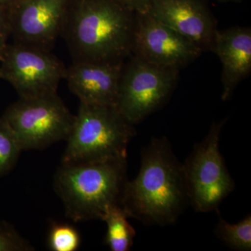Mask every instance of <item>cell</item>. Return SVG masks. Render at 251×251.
Segmentation results:
<instances>
[{"label": "cell", "instance_id": "6da1fadb", "mask_svg": "<svg viewBox=\"0 0 251 251\" xmlns=\"http://www.w3.org/2000/svg\"><path fill=\"white\" fill-rule=\"evenodd\" d=\"M188 201L183 166L166 138H153L141 153L138 176L127 181L121 205L128 218L147 225L174 224Z\"/></svg>", "mask_w": 251, "mask_h": 251}, {"label": "cell", "instance_id": "7a4b0ae2", "mask_svg": "<svg viewBox=\"0 0 251 251\" xmlns=\"http://www.w3.org/2000/svg\"><path fill=\"white\" fill-rule=\"evenodd\" d=\"M135 26V13L112 0H71L61 36L74 62H125Z\"/></svg>", "mask_w": 251, "mask_h": 251}, {"label": "cell", "instance_id": "3957f363", "mask_svg": "<svg viewBox=\"0 0 251 251\" xmlns=\"http://www.w3.org/2000/svg\"><path fill=\"white\" fill-rule=\"evenodd\" d=\"M126 173V159L62 163L54 184L68 217L103 221L110 206L121 204Z\"/></svg>", "mask_w": 251, "mask_h": 251}, {"label": "cell", "instance_id": "277c9868", "mask_svg": "<svg viewBox=\"0 0 251 251\" xmlns=\"http://www.w3.org/2000/svg\"><path fill=\"white\" fill-rule=\"evenodd\" d=\"M135 134L133 125L115 105L80 103L62 163L127 159Z\"/></svg>", "mask_w": 251, "mask_h": 251}, {"label": "cell", "instance_id": "5b68a950", "mask_svg": "<svg viewBox=\"0 0 251 251\" xmlns=\"http://www.w3.org/2000/svg\"><path fill=\"white\" fill-rule=\"evenodd\" d=\"M227 120L213 124L182 165L188 201L198 212L217 209L235 187L219 150L220 135Z\"/></svg>", "mask_w": 251, "mask_h": 251}, {"label": "cell", "instance_id": "8992f818", "mask_svg": "<svg viewBox=\"0 0 251 251\" xmlns=\"http://www.w3.org/2000/svg\"><path fill=\"white\" fill-rule=\"evenodd\" d=\"M3 119L17 137L23 150H41L66 140L75 115L57 93L20 98L6 109Z\"/></svg>", "mask_w": 251, "mask_h": 251}, {"label": "cell", "instance_id": "52a82bcc", "mask_svg": "<svg viewBox=\"0 0 251 251\" xmlns=\"http://www.w3.org/2000/svg\"><path fill=\"white\" fill-rule=\"evenodd\" d=\"M122 69L116 108L132 125L164 105L176 87L179 69L130 55Z\"/></svg>", "mask_w": 251, "mask_h": 251}, {"label": "cell", "instance_id": "ba28073f", "mask_svg": "<svg viewBox=\"0 0 251 251\" xmlns=\"http://www.w3.org/2000/svg\"><path fill=\"white\" fill-rule=\"evenodd\" d=\"M67 68L51 50L14 41L0 58V79L9 82L20 98L57 93Z\"/></svg>", "mask_w": 251, "mask_h": 251}, {"label": "cell", "instance_id": "9c48e42d", "mask_svg": "<svg viewBox=\"0 0 251 251\" xmlns=\"http://www.w3.org/2000/svg\"><path fill=\"white\" fill-rule=\"evenodd\" d=\"M202 52L196 44L148 12L135 14L132 55L157 65L180 69L194 62Z\"/></svg>", "mask_w": 251, "mask_h": 251}, {"label": "cell", "instance_id": "30bf717a", "mask_svg": "<svg viewBox=\"0 0 251 251\" xmlns=\"http://www.w3.org/2000/svg\"><path fill=\"white\" fill-rule=\"evenodd\" d=\"M71 0H18L8 14L14 41L51 50L61 36Z\"/></svg>", "mask_w": 251, "mask_h": 251}, {"label": "cell", "instance_id": "8fae6325", "mask_svg": "<svg viewBox=\"0 0 251 251\" xmlns=\"http://www.w3.org/2000/svg\"><path fill=\"white\" fill-rule=\"evenodd\" d=\"M148 12L203 52L210 50L217 24L204 0H152Z\"/></svg>", "mask_w": 251, "mask_h": 251}, {"label": "cell", "instance_id": "7c38bea8", "mask_svg": "<svg viewBox=\"0 0 251 251\" xmlns=\"http://www.w3.org/2000/svg\"><path fill=\"white\" fill-rule=\"evenodd\" d=\"M125 62H74L64 80L80 103L115 106Z\"/></svg>", "mask_w": 251, "mask_h": 251}, {"label": "cell", "instance_id": "4fadbf2b", "mask_svg": "<svg viewBox=\"0 0 251 251\" xmlns=\"http://www.w3.org/2000/svg\"><path fill=\"white\" fill-rule=\"evenodd\" d=\"M210 50L222 63L221 99L227 101L242 81L251 72V29L234 27L224 30L217 29Z\"/></svg>", "mask_w": 251, "mask_h": 251}, {"label": "cell", "instance_id": "5bb4252c", "mask_svg": "<svg viewBox=\"0 0 251 251\" xmlns=\"http://www.w3.org/2000/svg\"><path fill=\"white\" fill-rule=\"evenodd\" d=\"M121 205L110 206L103 220L107 224L105 244L112 251H128L133 244L135 230L127 221Z\"/></svg>", "mask_w": 251, "mask_h": 251}, {"label": "cell", "instance_id": "9a60e30c", "mask_svg": "<svg viewBox=\"0 0 251 251\" xmlns=\"http://www.w3.org/2000/svg\"><path fill=\"white\" fill-rule=\"evenodd\" d=\"M214 234L226 246L233 250H251V216L249 214L237 224H231L220 217Z\"/></svg>", "mask_w": 251, "mask_h": 251}, {"label": "cell", "instance_id": "2e32d148", "mask_svg": "<svg viewBox=\"0 0 251 251\" xmlns=\"http://www.w3.org/2000/svg\"><path fill=\"white\" fill-rule=\"evenodd\" d=\"M17 137L2 117L0 118V176L7 175L17 163L22 151Z\"/></svg>", "mask_w": 251, "mask_h": 251}, {"label": "cell", "instance_id": "e0dca14e", "mask_svg": "<svg viewBox=\"0 0 251 251\" xmlns=\"http://www.w3.org/2000/svg\"><path fill=\"white\" fill-rule=\"evenodd\" d=\"M49 244L52 251H75L80 247V234L70 225L55 224L51 227Z\"/></svg>", "mask_w": 251, "mask_h": 251}, {"label": "cell", "instance_id": "ac0fdd59", "mask_svg": "<svg viewBox=\"0 0 251 251\" xmlns=\"http://www.w3.org/2000/svg\"><path fill=\"white\" fill-rule=\"evenodd\" d=\"M34 247L23 239L12 226L0 221V251H29Z\"/></svg>", "mask_w": 251, "mask_h": 251}, {"label": "cell", "instance_id": "d6986e66", "mask_svg": "<svg viewBox=\"0 0 251 251\" xmlns=\"http://www.w3.org/2000/svg\"><path fill=\"white\" fill-rule=\"evenodd\" d=\"M11 36L9 14L6 8L0 6V58Z\"/></svg>", "mask_w": 251, "mask_h": 251}, {"label": "cell", "instance_id": "ffe728a7", "mask_svg": "<svg viewBox=\"0 0 251 251\" xmlns=\"http://www.w3.org/2000/svg\"><path fill=\"white\" fill-rule=\"evenodd\" d=\"M135 14L148 12L152 0H112Z\"/></svg>", "mask_w": 251, "mask_h": 251}, {"label": "cell", "instance_id": "44dd1931", "mask_svg": "<svg viewBox=\"0 0 251 251\" xmlns=\"http://www.w3.org/2000/svg\"><path fill=\"white\" fill-rule=\"evenodd\" d=\"M18 1V0H0V6L8 9Z\"/></svg>", "mask_w": 251, "mask_h": 251}, {"label": "cell", "instance_id": "7402d4cb", "mask_svg": "<svg viewBox=\"0 0 251 251\" xmlns=\"http://www.w3.org/2000/svg\"><path fill=\"white\" fill-rule=\"evenodd\" d=\"M216 1H219L220 2H234V3H238L242 1V0H216Z\"/></svg>", "mask_w": 251, "mask_h": 251}]
</instances>
